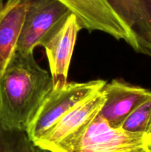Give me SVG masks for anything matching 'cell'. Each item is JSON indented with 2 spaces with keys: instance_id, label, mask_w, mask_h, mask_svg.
<instances>
[{
  "instance_id": "obj_1",
  "label": "cell",
  "mask_w": 151,
  "mask_h": 152,
  "mask_svg": "<svg viewBox=\"0 0 151 152\" xmlns=\"http://www.w3.org/2000/svg\"><path fill=\"white\" fill-rule=\"evenodd\" d=\"M52 89L51 76L38 65L33 53L16 52L0 77V126L26 131Z\"/></svg>"
},
{
  "instance_id": "obj_2",
  "label": "cell",
  "mask_w": 151,
  "mask_h": 152,
  "mask_svg": "<svg viewBox=\"0 0 151 152\" xmlns=\"http://www.w3.org/2000/svg\"><path fill=\"white\" fill-rule=\"evenodd\" d=\"M106 82L102 80L87 83H68L61 88H53L44 97L28 124L26 133L36 142L56 126L66 114L102 90Z\"/></svg>"
},
{
  "instance_id": "obj_3",
  "label": "cell",
  "mask_w": 151,
  "mask_h": 152,
  "mask_svg": "<svg viewBox=\"0 0 151 152\" xmlns=\"http://www.w3.org/2000/svg\"><path fill=\"white\" fill-rule=\"evenodd\" d=\"M148 146L146 135L113 128L98 114L74 139L53 152H124Z\"/></svg>"
},
{
  "instance_id": "obj_4",
  "label": "cell",
  "mask_w": 151,
  "mask_h": 152,
  "mask_svg": "<svg viewBox=\"0 0 151 152\" xmlns=\"http://www.w3.org/2000/svg\"><path fill=\"white\" fill-rule=\"evenodd\" d=\"M70 13V10L59 0H28L16 52H33L34 48L41 45Z\"/></svg>"
},
{
  "instance_id": "obj_5",
  "label": "cell",
  "mask_w": 151,
  "mask_h": 152,
  "mask_svg": "<svg viewBox=\"0 0 151 152\" xmlns=\"http://www.w3.org/2000/svg\"><path fill=\"white\" fill-rule=\"evenodd\" d=\"M104 102L105 95L100 91L70 111L33 144L42 151H55L81 133L99 114Z\"/></svg>"
},
{
  "instance_id": "obj_6",
  "label": "cell",
  "mask_w": 151,
  "mask_h": 152,
  "mask_svg": "<svg viewBox=\"0 0 151 152\" xmlns=\"http://www.w3.org/2000/svg\"><path fill=\"white\" fill-rule=\"evenodd\" d=\"M81 29L82 27L78 19L70 13L41 44L48 59L53 88H61L68 83L70 64L77 35Z\"/></svg>"
},
{
  "instance_id": "obj_7",
  "label": "cell",
  "mask_w": 151,
  "mask_h": 152,
  "mask_svg": "<svg viewBox=\"0 0 151 152\" xmlns=\"http://www.w3.org/2000/svg\"><path fill=\"white\" fill-rule=\"evenodd\" d=\"M73 13L82 28L110 34L124 39L132 48L131 36L105 0H59Z\"/></svg>"
},
{
  "instance_id": "obj_8",
  "label": "cell",
  "mask_w": 151,
  "mask_h": 152,
  "mask_svg": "<svg viewBox=\"0 0 151 152\" xmlns=\"http://www.w3.org/2000/svg\"><path fill=\"white\" fill-rule=\"evenodd\" d=\"M131 36L133 48L151 56V0H105Z\"/></svg>"
},
{
  "instance_id": "obj_9",
  "label": "cell",
  "mask_w": 151,
  "mask_h": 152,
  "mask_svg": "<svg viewBox=\"0 0 151 152\" xmlns=\"http://www.w3.org/2000/svg\"><path fill=\"white\" fill-rule=\"evenodd\" d=\"M102 91L105 102L99 115L115 129H120L129 114L151 97L150 91L117 80L106 83Z\"/></svg>"
},
{
  "instance_id": "obj_10",
  "label": "cell",
  "mask_w": 151,
  "mask_h": 152,
  "mask_svg": "<svg viewBox=\"0 0 151 152\" xmlns=\"http://www.w3.org/2000/svg\"><path fill=\"white\" fill-rule=\"evenodd\" d=\"M28 0H7L0 11V77L16 52Z\"/></svg>"
},
{
  "instance_id": "obj_11",
  "label": "cell",
  "mask_w": 151,
  "mask_h": 152,
  "mask_svg": "<svg viewBox=\"0 0 151 152\" xmlns=\"http://www.w3.org/2000/svg\"><path fill=\"white\" fill-rule=\"evenodd\" d=\"M25 131L7 130L0 126V152H41Z\"/></svg>"
},
{
  "instance_id": "obj_12",
  "label": "cell",
  "mask_w": 151,
  "mask_h": 152,
  "mask_svg": "<svg viewBox=\"0 0 151 152\" xmlns=\"http://www.w3.org/2000/svg\"><path fill=\"white\" fill-rule=\"evenodd\" d=\"M150 122L151 97L135 108L123 122L120 129L130 133L146 135Z\"/></svg>"
},
{
  "instance_id": "obj_13",
  "label": "cell",
  "mask_w": 151,
  "mask_h": 152,
  "mask_svg": "<svg viewBox=\"0 0 151 152\" xmlns=\"http://www.w3.org/2000/svg\"><path fill=\"white\" fill-rule=\"evenodd\" d=\"M124 152H150L148 146H140Z\"/></svg>"
},
{
  "instance_id": "obj_14",
  "label": "cell",
  "mask_w": 151,
  "mask_h": 152,
  "mask_svg": "<svg viewBox=\"0 0 151 152\" xmlns=\"http://www.w3.org/2000/svg\"><path fill=\"white\" fill-rule=\"evenodd\" d=\"M147 143H148V146L149 145H151V122L150 124L149 129H148L147 132Z\"/></svg>"
},
{
  "instance_id": "obj_15",
  "label": "cell",
  "mask_w": 151,
  "mask_h": 152,
  "mask_svg": "<svg viewBox=\"0 0 151 152\" xmlns=\"http://www.w3.org/2000/svg\"><path fill=\"white\" fill-rule=\"evenodd\" d=\"M4 5V0H0V11L2 10L3 7Z\"/></svg>"
},
{
  "instance_id": "obj_16",
  "label": "cell",
  "mask_w": 151,
  "mask_h": 152,
  "mask_svg": "<svg viewBox=\"0 0 151 152\" xmlns=\"http://www.w3.org/2000/svg\"><path fill=\"white\" fill-rule=\"evenodd\" d=\"M148 148H149L150 151V152H151V145H149V146H148Z\"/></svg>"
},
{
  "instance_id": "obj_17",
  "label": "cell",
  "mask_w": 151,
  "mask_h": 152,
  "mask_svg": "<svg viewBox=\"0 0 151 152\" xmlns=\"http://www.w3.org/2000/svg\"><path fill=\"white\" fill-rule=\"evenodd\" d=\"M0 105H1V99H0Z\"/></svg>"
}]
</instances>
